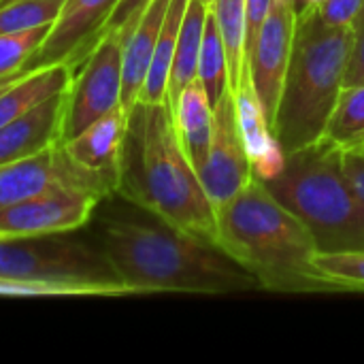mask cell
Listing matches in <instances>:
<instances>
[{"instance_id": "6", "label": "cell", "mask_w": 364, "mask_h": 364, "mask_svg": "<svg viewBox=\"0 0 364 364\" xmlns=\"http://www.w3.org/2000/svg\"><path fill=\"white\" fill-rule=\"evenodd\" d=\"M0 275L64 288L70 296H128L105 250L62 235L0 239Z\"/></svg>"}, {"instance_id": "24", "label": "cell", "mask_w": 364, "mask_h": 364, "mask_svg": "<svg viewBox=\"0 0 364 364\" xmlns=\"http://www.w3.org/2000/svg\"><path fill=\"white\" fill-rule=\"evenodd\" d=\"M314 267L328 284L341 290H364V250L316 252Z\"/></svg>"}, {"instance_id": "21", "label": "cell", "mask_w": 364, "mask_h": 364, "mask_svg": "<svg viewBox=\"0 0 364 364\" xmlns=\"http://www.w3.org/2000/svg\"><path fill=\"white\" fill-rule=\"evenodd\" d=\"M186 6H188V0H171L168 2L166 15H164L162 28H160V36H158L156 49L151 55V66H149V73H147L145 83L139 94V100H143V102H164L166 100L168 75H171Z\"/></svg>"}, {"instance_id": "23", "label": "cell", "mask_w": 364, "mask_h": 364, "mask_svg": "<svg viewBox=\"0 0 364 364\" xmlns=\"http://www.w3.org/2000/svg\"><path fill=\"white\" fill-rule=\"evenodd\" d=\"M198 79L215 107L222 94L228 90V66H226V51L220 36L218 21L213 13H207L205 32H203V45H200V58H198Z\"/></svg>"}, {"instance_id": "25", "label": "cell", "mask_w": 364, "mask_h": 364, "mask_svg": "<svg viewBox=\"0 0 364 364\" xmlns=\"http://www.w3.org/2000/svg\"><path fill=\"white\" fill-rule=\"evenodd\" d=\"M64 0H13L0 4V34L23 32L53 23Z\"/></svg>"}, {"instance_id": "36", "label": "cell", "mask_w": 364, "mask_h": 364, "mask_svg": "<svg viewBox=\"0 0 364 364\" xmlns=\"http://www.w3.org/2000/svg\"><path fill=\"white\" fill-rule=\"evenodd\" d=\"M6 2H13V0H0V4H6Z\"/></svg>"}, {"instance_id": "12", "label": "cell", "mask_w": 364, "mask_h": 364, "mask_svg": "<svg viewBox=\"0 0 364 364\" xmlns=\"http://www.w3.org/2000/svg\"><path fill=\"white\" fill-rule=\"evenodd\" d=\"M294 23H296V15L292 2L273 0L269 15L264 17L247 58L252 83L271 122V128H273V117L277 111L286 68L290 62Z\"/></svg>"}, {"instance_id": "2", "label": "cell", "mask_w": 364, "mask_h": 364, "mask_svg": "<svg viewBox=\"0 0 364 364\" xmlns=\"http://www.w3.org/2000/svg\"><path fill=\"white\" fill-rule=\"evenodd\" d=\"M102 250L130 294H230L262 288L220 245L192 237L162 220H113Z\"/></svg>"}, {"instance_id": "4", "label": "cell", "mask_w": 364, "mask_h": 364, "mask_svg": "<svg viewBox=\"0 0 364 364\" xmlns=\"http://www.w3.org/2000/svg\"><path fill=\"white\" fill-rule=\"evenodd\" d=\"M352 43V28L331 26L318 9L296 15L290 62L273 117V134L286 154L324 136L346 87Z\"/></svg>"}, {"instance_id": "15", "label": "cell", "mask_w": 364, "mask_h": 364, "mask_svg": "<svg viewBox=\"0 0 364 364\" xmlns=\"http://www.w3.org/2000/svg\"><path fill=\"white\" fill-rule=\"evenodd\" d=\"M171 0H149L141 17L130 26L124 41V60H122V107L130 111L139 100L141 87L151 66V55L160 36V28L166 15Z\"/></svg>"}, {"instance_id": "16", "label": "cell", "mask_w": 364, "mask_h": 364, "mask_svg": "<svg viewBox=\"0 0 364 364\" xmlns=\"http://www.w3.org/2000/svg\"><path fill=\"white\" fill-rule=\"evenodd\" d=\"M126 126H128V111L124 107H117L107 115L98 117L96 122H92L77 136L64 141V147L77 164L90 171L109 173L117 177V164L126 136Z\"/></svg>"}, {"instance_id": "30", "label": "cell", "mask_w": 364, "mask_h": 364, "mask_svg": "<svg viewBox=\"0 0 364 364\" xmlns=\"http://www.w3.org/2000/svg\"><path fill=\"white\" fill-rule=\"evenodd\" d=\"M149 4V0H119V4L115 6V11L111 13L105 32H117L119 36L126 34L130 30V26L141 17V13L145 11V6Z\"/></svg>"}, {"instance_id": "8", "label": "cell", "mask_w": 364, "mask_h": 364, "mask_svg": "<svg viewBox=\"0 0 364 364\" xmlns=\"http://www.w3.org/2000/svg\"><path fill=\"white\" fill-rule=\"evenodd\" d=\"M124 41L117 32H105L85 60L75 68L66 90L62 139L68 141L92 122L122 107Z\"/></svg>"}, {"instance_id": "32", "label": "cell", "mask_w": 364, "mask_h": 364, "mask_svg": "<svg viewBox=\"0 0 364 364\" xmlns=\"http://www.w3.org/2000/svg\"><path fill=\"white\" fill-rule=\"evenodd\" d=\"M343 166L348 179L364 203V151H343Z\"/></svg>"}, {"instance_id": "9", "label": "cell", "mask_w": 364, "mask_h": 364, "mask_svg": "<svg viewBox=\"0 0 364 364\" xmlns=\"http://www.w3.org/2000/svg\"><path fill=\"white\" fill-rule=\"evenodd\" d=\"M213 209L232 200L254 177L235 109V94L226 90L213 107V136L205 164L196 171Z\"/></svg>"}, {"instance_id": "10", "label": "cell", "mask_w": 364, "mask_h": 364, "mask_svg": "<svg viewBox=\"0 0 364 364\" xmlns=\"http://www.w3.org/2000/svg\"><path fill=\"white\" fill-rule=\"evenodd\" d=\"M119 0H64L45 41L26 62V70L70 64L77 68L105 34Z\"/></svg>"}, {"instance_id": "29", "label": "cell", "mask_w": 364, "mask_h": 364, "mask_svg": "<svg viewBox=\"0 0 364 364\" xmlns=\"http://www.w3.org/2000/svg\"><path fill=\"white\" fill-rule=\"evenodd\" d=\"M363 4L364 0H326L318 11L331 26L352 28Z\"/></svg>"}, {"instance_id": "19", "label": "cell", "mask_w": 364, "mask_h": 364, "mask_svg": "<svg viewBox=\"0 0 364 364\" xmlns=\"http://www.w3.org/2000/svg\"><path fill=\"white\" fill-rule=\"evenodd\" d=\"M207 13L209 9L205 4H200L198 0H188L183 21L179 28L171 75H168V87H166V102L171 109L177 105V98L183 92V87L194 79H198V58H200Z\"/></svg>"}, {"instance_id": "1", "label": "cell", "mask_w": 364, "mask_h": 364, "mask_svg": "<svg viewBox=\"0 0 364 364\" xmlns=\"http://www.w3.org/2000/svg\"><path fill=\"white\" fill-rule=\"evenodd\" d=\"M117 196L149 215L218 245V215L188 160L168 102L136 100L117 164Z\"/></svg>"}, {"instance_id": "31", "label": "cell", "mask_w": 364, "mask_h": 364, "mask_svg": "<svg viewBox=\"0 0 364 364\" xmlns=\"http://www.w3.org/2000/svg\"><path fill=\"white\" fill-rule=\"evenodd\" d=\"M245 4H247V45H245V51H247V58H250L254 41H256V36L260 32V26H262L264 17L269 15V9H271L273 0H245Z\"/></svg>"}, {"instance_id": "3", "label": "cell", "mask_w": 364, "mask_h": 364, "mask_svg": "<svg viewBox=\"0 0 364 364\" xmlns=\"http://www.w3.org/2000/svg\"><path fill=\"white\" fill-rule=\"evenodd\" d=\"M215 215L218 245L256 275L264 290L339 292L314 267L318 245L311 230L260 179L252 177Z\"/></svg>"}, {"instance_id": "18", "label": "cell", "mask_w": 364, "mask_h": 364, "mask_svg": "<svg viewBox=\"0 0 364 364\" xmlns=\"http://www.w3.org/2000/svg\"><path fill=\"white\" fill-rule=\"evenodd\" d=\"M73 73L75 68L70 64H51L23 75L0 96V128L28 113L43 100L51 98L53 94L68 90Z\"/></svg>"}, {"instance_id": "14", "label": "cell", "mask_w": 364, "mask_h": 364, "mask_svg": "<svg viewBox=\"0 0 364 364\" xmlns=\"http://www.w3.org/2000/svg\"><path fill=\"white\" fill-rule=\"evenodd\" d=\"M64 105L66 90L4 124L0 128V164L32 158L58 143H64Z\"/></svg>"}, {"instance_id": "11", "label": "cell", "mask_w": 364, "mask_h": 364, "mask_svg": "<svg viewBox=\"0 0 364 364\" xmlns=\"http://www.w3.org/2000/svg\"><path fill=\"white\" fill-rule=\"evenodd\" d=\"M100 200L83 190H51L26 198L0 209V239L73 232L90 222Z\"/></svg>"}, {"instance_id": "37", "label": "cell", "mask_w": 364, "mask_h": 364, "mask_svg": "<svg viewBox=\"0 0 364 364\" xmlns=\"http://www.w3.org/2000/svg\"><path fill=\"white\" fill-rule=\"evenodd\" d=\"M360 151H364V147H363V149H360Z\"/></svg>"}, {"instance_id": "28", "label": "cell", "mask_w": 364, "mask_h": 364, "mask_svg": "<svg viewBox=\"0 0 364 364\" xmlns=\"http://www.w3.org/2000/svg\"><path fill=\"white\" fill-rule=\"evenodd\" d=\"M354 43H352V55L346 73V87L364 83V4L352 26Z\"/></svg>"}, {"instance_id": "22", "label": "cell", "mask_w": 364, "mask_h": 364, "mask_svg": "<svg viewBox=\"0 0 364 364\" xmlns=\"http://www.w3.org/2000/svg\"><path fill=\"white\" fill-rule=\"evenodd\" d=\"M324 136L343 151H360L364 147V83L343 87L335 111L328 119Z\"/></svg>"}, {"instance_id": "33", "label": "cell", "mask_w": 364, "mask_h": 364, "mask_svg": "<svg viewBox=\"0 0 364 364\" xmlns=\"http://www.w3.org/2000/svg\"><path fill=\"white\" fill-rule=\"evenodd\" d=\"M30 70H26V68H21V70H15V73H9V75H2L0 77V96L9 90V87H13L23 75H28Z\"/></svg>"}, {"instance_id": "5", "label": "cell", "mask_w": 364, "mask_h": 364, "mask_svg": "<svg viewBox=\"0 0 364 364\" xmlns=\"http://www.w3.org/2000/svg\"><path fill=\"white\" fill-rule=\"evenodd\" d=\"M262 183L311 230L318 252L364 250V203L348 179L343 149L326 136L288 154L284 171Z\"/></svg>"}, {"instance_id": "35", "label": "cell", "mask_w": 364, "mask_h": 364, "mask_svg": "<svg viewBox=\"0 0 364 364\" xmlns=\"http://www.w3.org/2000/svg\"><path fill=\"white\" fill-rule=\"evenodd\" d=\"M198 2H200V4H205V6H207V9H211V6H213V2H215V0H198Z\"/></svg>"}, {"instance_id": "7", "label": "cell", "mask_w": 364, "mask_h": 364, "mask_svg": "<svg viewBox=\"0 0 364 364\" xmlns=\"http://www.w3.org/2000/svg\"><path fill=\"white\" fill-rule=\"evenodd\" d=\"M51 190H83L109 198L117 194V177L77 164L64 143L32 158L0 164V209Z\"/></svg>"}, {"instance_id": "34", "label": "cell", "mask_w": 364, "mask_h": 364, "mask_svg": "<svg viewBox=\"0 0 364 364\" xmlns=\"http://www.w3.org/2000/svg\"><path fill=\"white\" fill-rule=\"evenodd\" d=\"M326 0H292V6H294V15L299 13H305V11H311V9H320Z\"/></svg>"}, {"instance_id": "13", "label": "cell", "mask_w": 364, "mask_h": 364, "mask_svg": "<svg viewBox=\"0 0 364 364\" xmlns=\"http://www.w3.org/2000/svg\"><path fill=\"white\" fill-rule=\"evenodd\" d=\"M235 109H237V124L245 145V151L252 162V173L260 181L275 179L284 166L288 154L284 151L282 143L273 134L271 122L262 109V102L256 94L252 83V75L247 73L235 92Z\"/></svg>"}, {"instance_id": "17", "label": "cell", "mask_w": 364, "mask_h": 364, "mask_svg": "<svg viewBox=\"0 0 364 364\" xmlns=\"http://www.w3.org/2000/svg\"><path fill=\"white\" fill-rule=\"evenodd\" d=\"M171 111L179 143L194 171H198L207 160L213 136V105L200 79H194L183 87L177 98V105Z\"/></svg>"}, {"instance_id": "26", "label": "cell", "mask_w": 364, "mask_h": 364, "mask_svg": "<svg viewBox=\"0 0 364 364\" xmlns=\"http://www.w3.org/2000/svg\"><path fill=\"white\" fill-rule=\"evenodd\" d=\"M51 23L30 28L23 32H13V34H0V77L21 70L26 62L32 58V53L41 47L49 32Z\"/></svg>"}, {"instance_id": "27", "label": "cell", "mask_w": 364, "mask_h": 364, "mask_svg": "<svg viewBox=\"0 0 364 364\" xmlns=\"http://www.w3.org/2000/svg\"><path fill=\"white\" fill-rule=\"evenodd\" d=\"M0 296H70L64 288L0 275Z\"/></svg>"}, {"instance_id": "38", "label": "cell", "mask_w": 364, "mask_h": 364, "mask_svg": "<svg viewBox=\"0 0 364 364\" xmlns=\"http://www.w3.org/2000/svg\"><path fill=\"white\" fill-rule=\"evenodd\" d=\"M290 2H292V0H290Z\"/></svg>"}, {"instance_id": "20", "label": "cell", "mask_w": 364, "mask_h": 364, "mask_svg": "<svg viewBox=\"0 0 364 364\" xmlns=\"http://www.w3.org/2000/svg\"><path fill=\"white\" fill-rule=\"evenodd\" d=\"M218 21L220 36L226 51L228 66V90L235 94L250 73L247 66V4L245 0H215L209 9Z\"/></svg>"}]
</instances>
